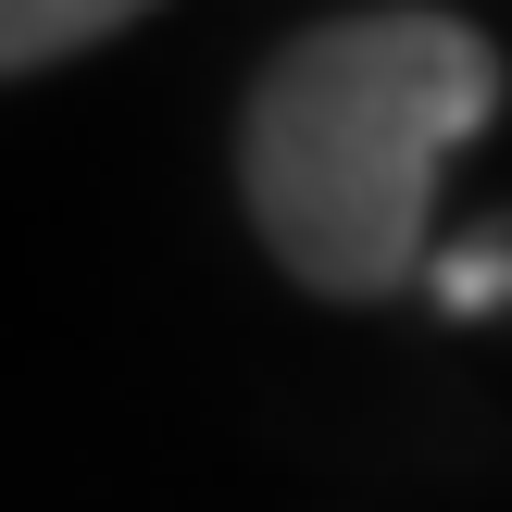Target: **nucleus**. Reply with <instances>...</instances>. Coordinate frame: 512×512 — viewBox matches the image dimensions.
<instances>
[{"instance_id": "2", "label": "nucleus", "mask_w": 512, "mask_h": 512, "mask_svg": "<svg viewBox=\"0 0 512 512\" xmlns=\"http://www.w3.org/2000/svg\"><path fill=\"white\" fill-rule=\"evenodd\" d=\"M138 13H163V0H0V75H38V63H75V50L125 38Z\"/></svg>"}, {"instance_id": "1", "label": "nucleus", "mask_w": 512, "mask_h": 512, "mask_svg": "<svg viewBox=\"0 0 512 512\" xmlns=\"http://www.w3.org/2000/svg\"><path fill=\"white\" fill-rule=\"evenodd\" d=\"M500 38L438 0L325 13L250 75L238 200L250 238L313 300H400L425 275L438 163L500 113Z\"/></svg>"}, {"instance_id": "3", "label": "nucleus", "mask_w": 512, "mask_h": 512, "mask_svg": "<svg viewBox=\"0 0 512 512\" xmlns=\"http://www.w3.org/2000/svg\"><path fill=\"white\" fill-rule=\"evenodd\" d=\"M438 300H450V313H488V300H512V238L463 250V263H438Z\"/></svg>"}]
</instances>
